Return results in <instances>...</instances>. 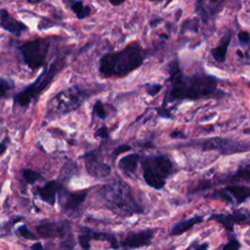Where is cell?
Returning <instances> with one entry per match:
<instances>
[{"label":"cell","instance_id":"cell-25","mask_svg":"<svg viewBox=\"0 0 250 250\" xmlns=\"http://www.w3.org/2000/svg\"><path fill=\"white\" fill-rule=\"evenodd\" d=\"M93 114H95L98 118L104 120L106 117V109L104 104L102 103V101L98 100L93 105Z\"/></svg>","mask_w":250,"mask_h":250},{"label":"cell","instance_id":"cell-26","mask_svg":"<svg viewBox=\"0 0 250 250\" xmlns=\"http://www.w3.org/2000/svg\"><path fill=\"white\" fill-rule=\"evenodd\" d=\"M14 88V83L10 79L0 77V98L5 97Z\"/></svg>","mask_w":250,"mask_h":250},{"label":"cell","instance_id":"cell-39","mask_svg":"<svg viewBox=\"0 0 250 250\" xmlns=\"http://www.w3.org/2000/svg\"><path fill=\"white\" fill-rule=\"evenodd\" d=\"M126 0H108V2L112 5V6H119L122 3H124Z\"/></svg>","mask_w":250,"mask_h":250},{"label":"cell","instance_id":"cell-28","mask_svg":"<svg viewBox=\"0 0 250 250\" xmlns=\"http://www.w3.org/2000/svg\"><path fill=\"white\" fill-rule=\"evenodd\" d=\"M19 233L21 234V236L22 238L25 239H36V236L28 229V228L25 225H21L19 229H18Z\"/></svg>","mask_w":250,"mask_h":250},{"label":"cell","instance_id":"cell-15","mask_svg":"<svg viewBox=\"0 0 250 250\" xmlns=\"http://www.w3.org/2000/svg\"><path fill=\"white\" fill-rule=\"evenodd\" d=\"M0 26L16 37H21L28 29L22 21L14 18L6 9H0Z\"/></svg>","mask_w":250,"mask_h":250},{"label":"cell","instance_id":"cell-18","mask_svg":"<svg viewBox=\"0 0 250 250\" xmlns=\"http://www.w3.org/2000/svg\"><path fill=\"white\" fill-rule=\"evenodd\" d=\"M141 160V156L139 153H129L125 156L121 157L118 162V168L125 175H133L137 171L138 164Z\"/></svg>","mask_w":250,"mask_h":250},{"label":"cell","instance_id":"cell-2","mask_svg":"<svg viewBox=\"0 0 250 250\" xmlns=\"http://www.w3.org/2000/svg\"><path fill=\"white\" fill-rule=\"evenodd\" d=\"M145 60V51L137 41L128 44L124 49L107 53L100 60L99 71L102 76L124 77L139 68Z\"/></svg>","mask_w":250,"mask_h":250},{"label":"cell","instance_id":"cell-1","mask_svg":"<svg viewBox=\"0 0 250 250\" xmlns=\"http://www.w3.org/2000/svg\"><path fill=\"white\" fill-rule=\"evenodd\" d=\"M168 74L169 86L161 106H166L171 103L221 99L226 96V93L218 88L217 77L202 72L186 75L181 70L177 59L169 63Z\"/></svg>","mask_w":250,"mask_h":250},{"label":"cell","instance_id":"cell-11","mask_svg":"<svg viewBox=\"0 0 250 250\" xmlns=\"http://www.w3.org/2000/svg\"><path fill=\"white\" fill-rule=\"evenodd\" d=\"M208 220L215 221L225 229L232 232L235 225L250 224V213L241 210H234L231 213H213L210 215Z\"/></svg>","mask_w":250,"mask_h":250},{"label":"cell","instance_id":"cell-42","mask_svg":"<svg viewBox=\"0 0 250 250\" xmlns=\"http://www.w3.org/2000/svg\"><path fill=\"white\" fill-rule=\"evenodd\" d=\"M150 1H161V0H150Z\"/></svg>","mask_w":250,"mask_h":250},{"label":"cell","instance_id":"cell-34","mask_svg":"<svg viewBox=\"0 0 250 250\" xmlns=\"http://www.w3.org/2000/svg\"><path fill=\"white\" fill-rule=\"evenodd\" d=\"M170 137L172 139H185L186 135L183 132H181L180 130H174L170 133Z\"/></svg>","mask_w":250,"mask_h":250},{"label":"cell","instance_id":"cell-8","mask_svg":"<svg viewBox=\"0 0 250 250\" xmlns=\"http://www.w3.org/2000/svg\"><path fill=\"white\" fill-rule=\"evenodd\" d=\"M198 146H200L202 150H215L225 155L243 152L250 149V145L247 146L244 143L221 137L210 138L198 142Z\"/></svg>","mask_w":250,"mask_h":250},{"label":"cell","instance_id":"cell-9","mask_svg":"<svg viewBox=\"0 0 250 250\" xmlns=\"http://www.w3.org/2000/svg\"><path fill=\"white\" fill-rule=\"evenodd\" d=\"M208 197L219 199L227 203L242 204L250 198V187L243 185H229L214 191Z\"/></svg>","mask_w":250,"mask_h":250},{"label":"cell","instance_id":"cell-16","mask_svg":"<svg viewBox=\"0 0 250 250\" xmlns=\"http://www.w3.org/2000/svg\"><path fill=\"white\" fill-rule=\"evenodd\" d=\"M62 188V187L59 182L49 181L43 187L38 188L37 192H38V195L40 196L41 200H43L44 202L53 206L56 203L58 192Z\"/></svg>","mask_w":250,"mask_h":250},{"label":"cell","instance_id":"cell-20","mask_svg":"<svg viewBox=\"0 0 250 250\" xmlns=\"http://www.w3.org/2000/svg\"><path fill=\"white\" fill-rule=\"evenodd\" d=\"M231 36L232 33L231 31H228L220 40L219 44L214 47L211 50V55L214 58V60H216L219 62H224L226 61L227 58V53H228V48L229 45L231 41Z\"/></svg>","mask_w":250,"mask_h":250},{"label":"cell","instance_id":"cell-38","mask_svg":"<svg viewBox=\"0 0 250 250\" xmlns=\"http://www.w3.org/2000/svg\"><path fill=\"white\" fill-rule=\"evenodd\" d=\"M241 61L243 62L244 64L250 65V53L243 54V56H242V58H241Z\"/></svg>","mask_w":250,"mask_h":250},{"label":"cell","instance_id":"cell-4","mask_svg":"<svg viewBox=\"0 0 250 250\" xmlns=\"http://www.w3.org/2000/svg\"><path fill=\"white\" fill-rule=\"evenodd\" d=\"M65 63L64 57H60L54 60L48 66H45L44 70L34 82L15 96V103L20 104L21 107H27L32 101H36L38 97H40V95L45 91V89L49 87L55 77L65 66Z\"/></svg>","mask_w":250,"mask_h":250},{"label":"cell","instance_id":"cell-21","mask_svg":"<svg viewBox=\"0 0 250 250\" xmlns=\"http://www.w3.org/2000/svg\"><path fill=\"white\" fill-rule=\"evenodd\" d=\"M229 183H245L250 184V164H244L237 168V170L229 177Z\"/></svg>","mask_w":250,"mask_h":250},{"label":"cell","instance_id":"cell-32","mask_svg":"<svg viewBox=\"0 0 250 250\" xmlns=\"http://www.w3.org/2000/svg\"><path fill=\"white\" fill-rule=\"evenodd\" d=\"M157 114L162 117V118H166V119H172L173 116L171 115L170 113V109H168V107H163V106H160V107H157L155 108Z\"/></svg>","mask_w":250,"mask_h":250},{"label":"cell","instance_id":"cell-10","mask_svg":"<svg viewBox=\"0 0 250 250\" xmlns=\"http://www.w3.org/2000/svg\"><path fill=\"white\" fill-rule=\"evenodd\" d=\"M86 171L90 176L96 179H103L107 177L110 172V166L104 161V158L98 149L86 152L83 156Z\"/></svg>","mask_w":250,"mask_h":250},{"label":"cell","instance_id":"cell-40","mask_svg":"<svg viewBox=\"0 0 250 250\" xmlns=\"http://www.w3.org/2000/svg\"><path fill=\"white\" fill-rule=\"evenodd\" d=\"M44 0H27L28 3H31V4H38V3H41L43 2Z\"/></svg>","mask_w":250,"mask_h":250},{"label":"cell","instance_id":"cell-7","mask_svg":"<svg viewBox=\"0 0 250 250\" xmlns=\"http://www.w3.org/2000/svg\"><path fill=\"white\" fill-rule=\"evenodd\" d=\"M50 45V38H36L21 44L19 50L22 56L24 63L31 69H38L46 62Z\"/></svg>","mask_w":250,"mask_h":250},{"label":"cell","instance_id":"cell-35","mask_svg":"<svg viewBox=\"0 0 250 250\" xmlns=\"http://www.w3.org/2000/svg\"><path fill=\"white\" fill-rule=\"evenodd\" d=\"M8 141H9V139L6 138L4 141H2L0 143V155L4 154L5 151L7 150V148H8Z\"/></svg>","mask_w":250,"mask_h":250},{"label":"cell","instance_id":"cell-19","mask_svg":"<svg viewBox=\"0 0 250 250\" xmlns=\"http://www.w3.org/2000/svg\"><path fill=\"white\" fill-rule=\"evenodd\" d=\"M204 221V218L202 216H193L191 218L180 221L178 223H176L171 230H170V235L172 236H177V235H181L185 232H187L188 230H189L191 228H193L195 225L200 224Z\"/></svg>","mask_w":250,"mask_h":250},{"label":"cell","instance_id":"cell-12","mask_svg":"<svg viewBox=\"0 0 250 250\" xmlns=\"http://www.w3.org/2000/svg\"><path fill=\"white\" fill-rule=\"evenodd\" d=\"M155 229H146L126 235L119 243V250H136L151 244Z\"/></svg>","mask_w":250,"mask_h":250},{"label":"cell","instance_id":"cell-14","mask_svg":"<svg viewBox=\"0 0 250 250\" xmlns=\"http://www.w3.org/2000/svg\"><path fill=\"white\" fill-rule=\"evenodd\" d=\"M37 233L42 238H65L70 234V225L67 222L47 221L36 227Z\"/></svg>","mask_w":250,"mask_h":250},{"label":"cell","instance_id":"cell-13","mask_svg":"<svg viewBox=\"0 0 250 250\" xmlns=\"http://www.w3.org/2000/svg\"><path fill=\"white\" fill-rule=\"evenodd\" d=\"M87 196L86 190L70 192L62 188L58 192L59 204L61 209L68 214L74 213L78 210L80 205L85 201Z\"/></svg>","mask_w":250,"mask_h":250},{"label":"cell","instance_id":"cell-5","mask_svg":"<svg viewBox=\"0 0 250 250\" xmlns=\"http://www.w3.org/2000/svg\"><path fill=\"white\" fill-rule=\"evenodd\" d=\"M92 95L88 89L78 85L66 88L55 95L47 104V116L54 117L67 114L79 108Z\"/></svg>","mask_w":250,"mask_h":250},{"label":"cell","instance_id":"cell-36","mask_svg":"<svg viewBox=\"0 0 250 250\" xmlns=\"http://www.w3.org/2000/svg\"><path fill=\"white\" fill-rule=\"evenodd\" d=\"M209 248V243L208 242H203L198 244L193 250H208Z\"/></svg>","mask_w":250,"mask_h":250},{"label":"cell","instance_id":"cell-17","mask_svg":"<svg viewBox=\"0 0 250 250\" xmlns=\"http://www.w3.org/2000/svg\"><path fill=\"white\" fill-rule=\"evenodd\" d=\"M81 232L84 233L90 241L92 240H101L105 241L109 244V246L114 250H119V243L117 241V238L114 234L108 233V232H102V231H96L89 228H82Z\"/></svg>","mask_w":250,"mask_h":250},{"label":"cell","instance_id":"cell-24","mask_svg":"<svg viewBox=\"0 0 250 250\" xmlns=\"http://www.w3.org/2000/svg\"><path fill=\"white\" fill-rule=\"evenodd\" d=\"M21 176L24 179L26 184H33L36 181L41 179L40 173H38L34 170H31V169H27V168H24L21 170Z\"/></svg>","mask_w":250,"mask_h":250},{"label":"cell","instance_id":"cell-30","mask_svg":"<svg viewBox=\"0 0 250 250\" xmlns=\"http://www.w3.org/2000/svg\"><path fill=\"white\" fill-rule=\"evenodd\" d=\"M240 243L236 239H230L229 240L223 247L222 250H240Z\"/></svg>","mask_w":250,"mask_h":250},{"label":"cell","instance_id":"cell-27","mask_svg":"<svg viewBox=\"0 0 250 250\" xmlns=\"http://www.w3.org/2000/svg\"><path fill=\"white\" fill-rule=\"evenodd\" d=\"M145 89L149 96L154 97L160 92V90L162 89V85L157 83H147L145 85Z\"/></svg>","mask_w":250,"mask_h":250},{"label":"cell","instance_id":"cell-22","mask_svg":"<svg viewBox=\"0 0 250 250\" xmlns=\"http://www.w3.org/2000/svg\"><path fill=\"white\" fill-rule=\"evenodd\" d=\"M69 9L75 14L78 20H83L91 14L90 6L85 5L80 0H69Z\"/></svg>","mask_w":250,"mask_h":250},{"label":"cell","instance_id":"cell-3","mask_svg":"<svg viewBox=\"0 0 250 250\" xmlns=\"http://www.w3.org/2000/svg\"><path fill=\"white\" fill-rule=\"evenodd\" d=\"M99 193L105 207L119 216L131 217L144 213V208L134 196L131 187L120 179L104 185Z\"/></svg>","mask_w":250,"mask_h":250},{"label":"cell","instance_id":"cell-23","mask_svg":"<svg viewBox=\"0 0 250 250\" xmlns=\"http://www.w3.org/2000/svg\"><path fill=\"white\" fill-rule=\"evenodd\" d=\"M76 170V164L69 160L67 161L63 167L62 168V171H61V179L62 180H69L73 175H74V172Z\"/></svg>","mask_w":250,"mask_h":250},{"label":"cell","instance_id":"cell-43","mask_svg":"<svg viewBox=\"0 0 250 250\" xmlns=\"http://www.w3.org/2000/svg\"><path fill=\"white\" fill-rule=\"evenodd\" d=\"M0 193H1V187H0Z\"/></svg>","mask_w":250,"mask_h":250},{"label":"cell","instance_id":"cell-6","mask_svg":"<svg viewBox=\"0 0 250 250\" xmlns=\"http://www.w3.org/2000/svg\"><path fill=\"white\" fill-rule=\"evenodd\" d=\"M144 180L148 187L161 190L174 172V165L166 155H150L141 160Z\"/></svg>","mask_w":250,"mask_h":250},{"label":"cell","instance_id":"cell-31","mask_svg":"<svg viewBox=\"0 0 250 250\" xmlns=\"http://www.w3.org/2000/svg\"><path fill=\"white\" fill-rule=\"evenodd\" d=\"M95 137H99V138H103V139H107L109 137V131L108 128L105 125L101 126L96 132H95Z\"/></svg>","mask_w":250,"mask_h":250},{"label":"cell","instance_id":"cell-41","mask_svg":"<svg viewBox=\"0 0 250 250\" xmlns=\"http://www.w3.org/2000/svg\"><path fill=\"white\" fill-rule=\"evenodd\" d=\"M243 133L247 134V135H250V128H247V129L243 130ZM249 144H250V141H249Z\"/></svg>","mask_w":250,"mask_h":250},{"label":"cell","instance_id":"cell-37","mask_svg":"<svg viewBox=\"0 0 250 250\" xmlns=\"http://www.w3.org/2000/svg\"><path fill=\"white\" fill-rule=\"evenodd\" d=\"M30 250H44V248H43L42 243L39 242V241H37V242H35V243H33V244L31 245Z\"/></svg>","mask_w":250,"mask_h":250},{"label":"cell","instance_id":"cell-33","mask_svg":"<svg viewBox=\"0 0 250 250\" xmlns=\"http://www.w3.org/2000/svg\"><path fill=\"white\" fill-rule=\"evenodd\" d=\"M131 148H132L131 146H129V145H127V144L120 145V146H116V147L113 149V155H114V156H117V155H119L120 153L129 151Z\"/></svg>","mask_w":250,"mask_h":250},{"label":"cell","instance_id":"cell-29","mask_svg":"<svg viewBox=\"0 0 250 250\" xmlns=\"http://www.w3.org/2000/svg\"><path fill=\"white\" fill-rule=\"evenodd\" d=\"M240 46H247L250 43V34L247 31H240L237 35Z\"/></svg>","mask_w":250,"mask_h":250}]
</instances>
